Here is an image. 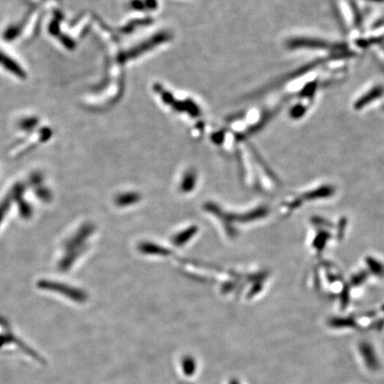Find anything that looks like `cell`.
<instances>
[{
    "instance_id": "cell-2",
    "label": "cell",
    "mask_w": 384,
    "mask_h": 384,
    "mask_svg": "<svg viewBox=\"0 0 384 384\" xmlns=\"http://www.w3.org/2000/svg\"><path fill=\"white\" fill-rule=\"evenodd\" d=\"M0 66L20 79H25L27 77V74L25 72L24 69L21 67L15 60L12 59L8 54L2 52L1 50H0Z\"/></svg>"
},
{
    "instance_id": "cell-4",
    "label": "cell",
    "mask_w": 384,
    "mask_h": 384,
    "mask_svg": "<svg viewBox=\"0 0 384 384\" xmlns=\"http://www.w3.org/2000/svg\"><path fill=\"white\" fill-rule=\"evenodd\" d=\"M37 124V119L35 118H28L23 120L20 124V128L23 131L31 132L33 127H36Z\"/></svg>"
},
{
    "instance_id": "cell-1",
    "label": "cell",
    "mask_w": 384,
    "mask_h": 384,
    "mask_svg": "<svg viewBox=\"0 0 384 384\" xmlns=\"http://www.w3.org/2000/svg\"><path fill=\"white\" fill-rule=\"evenodd\" d=\"M23 341L19 339L14 335L12 330L6 327V323L0 321V350H5V348H8L11 346H14L17 348L19 352L25 353L30 357H32L36 359L37 357L36 353L27 344L22 343Z\"/></svg>"
},
{
    "instance_id": "cell-3",
    "label": "cell",
    "mask_w": 384,
    "mask_h": 384,
    "mask_svg": "<svg viewBox=\"0 0 384 384\" xmlns=\"http://www.w3.org/2000/svg\"><path fill=\"white\" fill-rule=\"evenodd\" d=\"M12 199H13V195H10V196L4 199V200L0 203V222H2V220L4 219L5 212L9 210Z\"/></svg>"
}]
</instances>
